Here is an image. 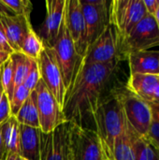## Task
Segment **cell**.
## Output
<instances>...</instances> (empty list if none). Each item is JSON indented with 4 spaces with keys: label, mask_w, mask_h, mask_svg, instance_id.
<instances>
[{
    "label": "cell",
    "mask_w": 159,
    "mask_h": 160,
    "mask_svg": "<svg viewBox=\"0 0 159 160\" xmlns=\"http://www.w3.org/2000/svg\"><path fill=\"white\" fill-rule=\"evenodd\" d=\"M118 62L82 65L65 98L62 112L66 122L88 128L99 104L110 92L108 87Z\"/></svg>",
    "instance_id": "obj_1"
},
{
    "label": "cell",
    "mask_w": 159,
    "mask_h": 160,
    "mask_svg": "<svg viewBox=\"0 0 159 160\" xmlns=\"http://www.w3.org/2000/svg\"><path fill=\"white\" fill-rule=\"evenodd\" d=\"M126 121L117 88L112 89L103 98L93 117L95 130L98 136L105 160L112 159L115 142L122 133Z\"/></svg>",
    "instance_id": "obj_2"
},
{
    "label": "cell",
    "mask_w": 159,
    "mask_h": 160,
    "mask_svg": "<svg viewBox=\"0 0 159 160\" xmlns=\"http://www.w3.org/2000/svg\"><path fill=\"white\" fill-rule=\"evenodd\" d=\"M51 49L52 50L56 62L59 66L65 88L67 93L71 89L82 67L83 58L77 52L75 49L67 28L65 12L60 25L59 33Z\"/></svg>",
    "instance_id": "obj_3"
},
{
    "label": "cell",
    "mask_w": 159,
    "mask_h": 160,
    "mask_svg": "<svg viewBox=\"0 0 159 160\" xmlns=\"http://www.w3.org/2000/svg\"><path fill=\"white\" fill-rule=\"evenodd\" d=\"M146 15L143 0H113L110 2L109 21L115 28L120 43Z\"/></svg>",
    "instance_id": "obj_4"
},
{
    "label": "cell",
    "mask_w": 159,
    "mask_h": 160,
    "mask_svg": "<svg viewBox=\"0 0 159 160\" xmlns=\"http://www.w3.org/2000/svg\"><path fill=\"white\" fill-rule=\"evenodd\" d=\"M159 46V28L154 16L147 14L120 43V59L130 53Z\"/></svg>",
    "instance_id": "obj_5"
},
{
    "label": "cell",
    "mask_w": 159,
    "mask_h": 160,
    "mask_svg": "<svg viewBox=\"0 0 159 160\" xmlns=\"http://www.w3.org/2000/svg\"><path fill=\"white\" fill-rule=\"evenodd\" d=\"M32 95L37 107L39 129L41 132L50 133L66 122L62 107L41 79L34 91H32Z\"/></svg>",
    "instance_id": "obj_6"
},
{
    "label": "cell",
    "mask_w": 159,
    "mask_h": 160,
    "mask_svg": "<svg viewBox=\"0 0 159 160\" xmlns=\"http://www.w3.org/2000/svg\"><path fill=\"white\" fill-rule=\"evenodd\" d=\"M69 151L71 160H105L95 129L69 123Z\"/></svg>",
    "instance_id": "obj_7"
},
{
    "label": "cell",
    "mask_w": 159,
    "mask_h": 160,
    "mask_svg": "<svg viewBox=\"0 0 159 160\" xmlns=\"http://www.w3.org/2000/svg\"><path fill=\"white\" fill-rule=\"evenodd\" d=\"M119 60L120 39L113 25L109 23L102 34L87 47L82 65L108 64Z\"/></svg>",
    "instance_id": "obj_8"
},
{
    "label": "cell",
    "mask_w": 159,
    "mask_h": 160,
    "mask_svg": "<svg viewBox=\"0 0 159 160\" xmlns=\"http://www.w3.org/2000/svg\"><path fill=\"white\" fill-rule=\"evenodd\" d=\"M126 118L133 130L141 137H146L152 121L150 104L131 94L126 86L117 88Z\"/></svg>",
    "instance_id": "obj_9"
},
{
    "label": "cell",
    "mask_w": 159,
    "mask_h": 160,
    "mask_svg": "<svg viewBox=\"0 0 159 160\" xmlns=\"http://www.w3.org/2000/svg\"><path fill=\"white\" fill-rule=\"evenodd\" d=\"M39 160H71L68 122L50 133L39 131Z\"/></svg>",
    "instance_id": "obj_10"
},
{
    "label": "cell",
    "mask_w": 159,
    "mask_h": 160,
    "mask_svg": "<svg viewBox=\"0 0 159 160\" xmlns=\"http://www.w3.org/2000/svg\"><path fill=\"white\" fill-rule=\"evenodd\" d=\"M37 63L42 82L63 108L67 91L52 50L49 47H45L37 59Z\"/></svg>",
    "instance_id": "obj_11"
},
{
    "label": "cell",
    "mask_w": 159,
    "mask_h": 160,
    "mask_svg": "<svg viewBox=\"0 0 159 160\" xmlns=\"http://www.w3.org/2000/svg\"><path fill=\"white\" fill-rule=\"evenodd\" d=\"M86 26L87 47L106 29L109 21L110 2L107 0H80Z\"/></svg>",
    "instance_id": "obj_12"
},
{
    "label": "cell",
    "mask_w": 159,
    "mask_h": 160,
    "mask_svg": "<svg viewBox=\"0 0 159 160\" xmlns=\"http://www.w3.org/2000/svg\"><path fill=\"white\" fill-rule=\"evenodd\" d=\"M65 14L67 28L77 52L83 58L87 49L86 26L80 0H66Z\"/></svg>",
    "instance_id": "obj_13"
},
{
    "label": "cell",
    "mask_w": 159,
    "mask_h": 160,
    "mask_svg": "<svg viewBox=\"0 0 159 160\" xmlns=\"http://www.w3.org/2000/svg\"><path fill=\"white\" fill-rule=\"evenodd\" d=\"M46 18L39 28V38L44 47L51 48L59 33L63 20L66 0H46Z\"/></svg>",
    "instance_id": "obj_14"
},
{
    "label": "cell",
    "mask_w": 159,
    "mask_h": 160,
    "mask_svg": "<svg viewBox=\"0 0 159 160\" xmlns=\"http://www.w3.org/2000/svg\"><path fill=\"white\" fill-rule=\"evenodd\" d=\"M0 23L7 40L14 52H20L28 28L32 25L30 18L23 15H5L0 18Z\"/></svg>",
    "instance_id": "obj_15"
},
{
    "label": "cell",
    "mask_w": 159,
    "mask_h": 160,
    "mask_svg": "<svg viewBox=\"0 0 159 160\" xmlns=\"http://www.w3.org/2000/svg\"><path fill=\"white\" fill-rule=\"evenodd\" d=\"M130 75H159V51H142L130 53L127 57Z\"/></svg>",
    "instance_id": "obj_16"
},
{
    "label": "cell",
    "mask_w": 159,
    "mask_h": 160,
    "mask_svg": "<svg viewBox=\"0 0 159 160\" xmlns=\"http://www.w3.org/2000/svg\"><path fill=\"white\" fill-rule=\"evenodd\" d=\"M159 82V75L133 74L129 76L126 88L134 96L151 104Z\"/></svg>",
    "instance_id": "obj_17"
},
{
    "label": "cell",
    "mask_w": 159,
    "mask_h": 160,
    "mask_svg": "<svg viewBox=\"0 0 159 160\" xmlns=\"http://www.w3.org/2000/svg\"><path fill=\"white\" fill-rule=\"evenodd\" d=\"M20 157L28 160H39V128L19 126Z\"/></svg>",
    "instance_id": "obj_18"
},
{
    "label": "cell",
    "mask_w": 159,
    "mask_h": 160,
    "mask_svg": "<svg viewBox=\"0 0 159 160\" xmlns=\"http://www.w3.org/2000/svg\"><path fill=\"white\" fill-rule=\"evenodd\" d=\"M20 124L15 116H10L3 125V141L6 153L20 155Z\"/></svg>",
    "instance_id": "obj_19"
},
{
    "label": "cell",
    "mask_w": 159,
    "mask_h": 160,
    "mask_svg": "<svg viewBox=\"0 0 159 160\" xmlns=\"http://www.w3.org/2000/svg\"><path fill=\"white\" fill-rule=\"evenodd\" d=\"M112 160H134L130 126L127 121H126L124 129L115 142Z\"/></svg>",
    "instance_id": "obj_20"
},
{
    "label": "cell",
    "mask_w": 159,
    "mask_h": 160,
    "mask_svg": "<svg viewBox=\"0 0 159 160\" xmlns=\"http://www.w3.org/2000/svg\"><path fill=\"white\" fill-rule=\"evenodd\" d=\"M134 160H155L157 149L146 137H141L130 127Z\"/></svg>",
    "instance_id": "obj_21"
},
{
    "label": "cell",
    "mask_w": 159,
    "mask_h": 160,
    "mask_svg": "<svg viewBox=\"0 0 159 160\" xmlns=\"http://www.w3.org/2000/svg\"><path fill=\"white\" fill-rule=\"evenodd\" d=\"M13 63V93L23 84V82L30 70L33 59L23 55L21 52H14L10 55Z\"/></svg>",
    "instance_id": "obj_22"
},
{
    "label": "cell",
    "mask_w": 159,
    "mask_h": 160,
    "mask_svg": "<svg viewBox=\"0 0 159 160\" xmlns=\"http://www.w3.org/2000/svg\"><path fill=\"white\" fill-rule=\"evenodd\" d=\"M44 48L45 47L41 38L34 30L33 26L30 25L27 34L22 43L20 52L31 59L37 60Z\"/></svg>",
    "instance_id": "obj_23"
},
{
    "label": "cell",
    "mask_w": 159,
    "mask_h": 160,
    "mask_svg": "<svg viewBox=\"0 0 159 160\" xmlns=\"http://www.w3.org/2000/svg\"><path fill=\"white\" fill-rule=\"evenodd\" d=\"M15 118L20 125H24L34 128H39L37 111L32 92L28 98L26 99V101L22 106V108L20 109V111L18 112Z\"/></svg>",
    "instance_id": "obj_24"
},
{
    "label": "cell",
    "mask_w": 159,
    "mask_h": 160,
    "mask_svg": "<svg viewBox=\"0 0 159 160\" xmlns=\"http://www.w3.org/2000/svg\"><path fill=\"white\" fill-rule=\"evenodd\" d=\"M0 81L5 95L10 101L13 96L12 83H13V63L12 59L9 58L0 67Z\"/></svg>",
    "instance_id": "obj_25"
},
{
    "label": "cell",
    "mask_w": 159,
    "mask_h": 160,
    "mask_svg": "<svg viewBox=\"0 0 159 160\" xmlns=\"http://www.w3.org/2000/svg\"><path fill=\"white\" fill-rule=\"evenodd\" d=\"M2 4L7 8L12 14L23 15L30 18L33 5L29 0H1Z\"/></svg>",
    "instance_id": "obj_26"
},
{
    "label": "cell",
    "mask_w": 159,
    "mask_h": 160,
    "mask_svg": "<svg viewBox=\"0 0 159 160\" xmlns=\"http://www.w3.org/2000/svg\"><path fill=\"white\" fill-rule=\"evenodd\" d=\"M150 107L152 112V121L146 138L156 148L159 149V106L150 104Z\"/></svg>",
    "instance_id": "obj_27"
},
{
    "label": "cell",
    "mask_w": 159,
    "mask_h": 160,
    "mask_svg": "<svg viewBox=\"0 0 159 160\" xmlns=\"http://www.w3.org/2000/svg\"><path fill=\"white\" fill-rule=\"evenodd\" d=\"M31 92L27 90L23 85H21L14 93L12 96L11 100L9 101L10 104V112H11V116H16L23 103L26 101L28 97L30 96Z\"/></svg>",
    "instance_id": "obj_28"
},
{
    "label": "cell",
    "mask_w": 159,
    "mask_h": 160,
    "mask_svg": "<svg viewBox=\"0 0 159 160\" xmlns=\"http://www.w3.org/2000/svg\"><path fill=\"white\" fill-rule=\"evenodd\" d=\"M40 79H41V76H40V71H39V68H38L37 60L33 59L32 66L30 68V70H29L22 85L27 90L32 92L36 88V86H37V82L40 81Z\"/></svg>",
    "instance_id": "obj_29"
},
{
    "label": "cell",
    "mask_w": 159,
    "mask_h": 160,
    "mask_svg": "<svg viewBox=\"0 0 159 160\" xmlns=\"http://www.w3.org/2000/svg\"><path fill=\"white\" fill-rule=\"evenodd\" d=\"M11 116L10 112V104L7 97L4 94L1 101H0V125L5 123Z\"/></svg>",
    "instance_id": "obj_30"
},
{
    "label": "cell",
    "mask_w": 159,
    "mask_h": 160,
    "mask_svg": "<svg viewBox=\"0 0 159 160\" xmlns=\"http://www.w3.org/2000/svg\"><path fill=\"white\" fill-rule=\"evenodd\" d=\"M0 51L5 53L9 54V55L14 53V51L12 50V48L10 47V45L8 44V42L7 40V38L5 36L3 28L1 26V23H0Z\"/></svg>",
    "instance_id": "obj_31"
},
{
    "label": "cell",
    "mask_w": 159,
    "mask_h": 160,
    "mask_svg": "<svg viewBox=\"0 0 159 160\" xmlns=\"http://www.w3.org/2000/svg\"><path fill=\"white\" fill-rule=\"evenodd\" d=\"M147 14L154 16L159 8V0H143Z\"/></svg>",
    "instance_id": "obj_32"
},
{
    "label": "cell",
    "mask_w": 159,
    "mask_h": 160,
    "mask_svg": "<svg viewBox=\"0 0 159 160\" xmlns=\"http://www.w3.org/2000/svg\"><path fill=\"white\" fill-rule=\"evenodd\" d=\"M3 124L0 125V159L6 157L7 153L5 151V146H4V141H3Z\"/></svg>",
    "instance_id": "obj_33"
},
{
    "label": "cell",
    "mask_w": 159,
    "mask_h": 160,
    "mask_svg": "<svg viewBox=\"0 0 159 160\" xmlns=\"http://www.w3.org/2000/svg\"><path fill=\"white\" fill-rule=\"evenodd\" d=\"M11 14L12 13L10 12V10L7 8H6L0 0V18L5 16V15H11Z\"/></svg>",
    "instance_id": "obj_34"
},
{
    "label": "cell",
    "mask_w": 159,
    "mask_h": 160,
    "mask_svg": "<svg viewBox=\"0 0 159 160\" xmlns=\"http://www.w3.org/2000/svg\"><path fill=\"white\" fill-rule=\"evenodd\" d=\"M151 104H155V105H158L159 106V82L154 92V96H153V101Z\"/></svg>",
    "instance_id": "obj_35"
},
{
    "label": "cell",
    "mask_w": 159,
    "mask_h": 160,
    "mask_svg": "<svg viewBox=\"0 0 159 160\" xmlns=\"http://www.w3.org/2000/svg\"><path fill=\"white\" fill-rule=\"evenodd\" d=\"M9 54H7V53H5V52H1L0 51V67L9 58Z\"/></svg>",
    "instance_id": "obj_36"
},
{
    "label": "cell",
    "mask_w": 159,
    "mask_h": 160,
    "mask_svg": "<svg viewBox=\"0 0 159 160\" xmlns=\"http://www.w3.org/2000/svg\"><path fill=\"white\" fill-rule=\"evenodd\" d=\"M154 18H155V20H156V22H157V26H158L159 28V8L157 10V12L155 13Z\"/></svg>",
    "instance_id": "obj_37"
},
{
    "label": "cell",
    "mask_w": 159,
    "mask_h": 160,
    "mask_svg": "<svg viewBox=\"0 0 159 160\" xmlns=\"http://www.w3.org/2000/svg\"><path fill=\"white\" fill-rule=\"evenodd\" d=\"M4 94H5V93H4V90H3V87H2V84H1V81H0V101H1V99H2Z\"/></svg>",
    "instance_id": "obj_38"
},
{
    "label": "cell",
    "mask_w": 159,
    "mask_h": 160,
    "mask_svg": "<svg viewBox=\"0 0 159 160\" xmlns=\"http://www.w3.org/2000/svg\"><path fill=\"white\" fill-rule=\"evenodd\" d=\"M155 160H159V152H158V149H157V157H156V159Z\"/></svg>",
    "instance_id": "obj_39"
},
{
    "label": "cell",
    "mask_w": 159,
    "mask_h": 160,
    "mask_svg": "<svg viewBox=\"0 0 159 160\" xmlns=\"http://www.w3.org/2000/svg\"><path fill=\"white\" fill-rule=\"evenodd\" d=\"M21 160H28V159H26V158H22V157H21Z\"/></svg>",
    "instance_id": "obj_40"
},
{
    "label": "cell",
    "mask_w": 159,
    "mask_h": 160,
    "mask_svg": "<svg viewBox=\"0 0 159 160\" xmlns=\"http://www.w3.org/2000/svg\"><path fill=\"white\" fill-rule=\"evenodd\" d=\"M6 156H7V155H6ZM0 160H6V157H5V158H3L2 159H0Z\"/></svg>",
    "instance_id": "obj_41"
},
{
    "label": "cell",
    "mask_w": 159,
    "mask_h": 160,
    "mask_svg": "<svg viewBox=\"0 0 159 160\" xmlns=\"http://www.w3.org/2000/svg\"><path fill=\"white\" fill-rule=\"evenodd\" d=\"M158 152H159V149H158Z\"/></svg>",
    "instance_id": "obj_42"
}]
</instances>
